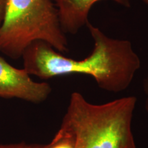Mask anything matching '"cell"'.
I'll return each instance as SVG.
<instances>
[{
	"label": "cell",
	"mask_w": 148,
	"mask_h": 148,
	"mask_svg": "<svg viewBox=\"0 0 148 148\" xmlns=\"http://www.w3.org/2000/svg\"><path fill=\"white\" fill-rule=\"evenodd\" d=\"M93 41L91 53L77 60L66 57L47 42H32L22 54L23 69L42 79L71 74L92 77L98 87L118 93L132 84L140 68V59L130 40L108 36L90 22L87 24Z\"/></svg>",
	"instance_id": "cell-1"
},
{
	"label": "cell",
	"mask_w": 148,
	"mask_h": 148,
	"mask_svg": "<svg viewBox=\"0 0 148 148\" xmlns=\"http://www.w3.org/2000/svg\"><path fill=\"white\" fill-rule=\"evenodd\" d=\"M136 101L126 96L95 104L73 92L58 131L74 148H136L132 129Z\"/></svg>",
	"instance_id": "cell-2"
},
{
	"label": "cell",
	"mask_w": 148,
	"mask_h": 148,
	"mask_svg": "<svg viewBox=\"0 0 148 148\" xmlns=\"http://www.w3.org/2000/svg\"><path fill=\"white\" fill-rule=\"evenodd\" d=\"M36 40L47 42L60 53L69 51V41L53 1L8 0L0 29V51L18 59Z\"/></svg>",
	"instance_id": "cell-3"
},
{
	"label": "cell",
	"mask_w": 148,
	"mask_h": 148,
	"mask_svg": "<svg viewBox=\"0 0 148 148\" xmlns=\"http://www.w3.org/2000/svg\"><path fill=\"white\" fill-rule=\"evenodd\" d=\"M47 82H37L24 69H17L0 56V97L16 98L38 103L51 92Z\"/></svg>",
	"instance_id": "cell-4"
},
{
	"label": "cell",
	"mask_w": 148,
	"mask_h": 148,
	"mask_svg": "<svg viewBox=\"0 0 148 148\" xmlns=\"http://www.w3.org/2000/svg\"><path fill=\"white\" fill-rule=\"evenodd\" d=\"M58 9L60 22L65 34H76L89 23L88 16L92 7L105 0H52ZM121 6L130 8V0H110Z\"/></svg>",
	"instance_id": "cell-5"
},
{
	"label": "cell",
	"mask_w": 148,
	"mask_h": 148,
	"mask_svg": "<svg viewBox=\"0 0 148 148\" xmlns=\"http://www.w3.org/2000/svg\"><path fill=\"white\" fill-rule=\"evenodd\" d=\"M47 148H74L71 138L67 135L56 132L53 139L47 143Z\"/></svg>",
	"instance_id": "cell-6"
},
{
	"label": "cell",
	"mask_w": 148,
	"mask_h": 148,
	"mask_svg": "<svg viewBox=\"0 0 148 148\" xmlns=\"http://www.w3.org/2000/svg\"><path fill=\"white\" fill-rule=\"evenodd\" d=\"M47 144L27 143L25 142H20L16 143L0 144V148H47Z\"/></svg>",
	"instance_id": "cell-7"
},
{
	"label": "cell",
	"mask_w": 148,
	"mask_h": 148,
	"mask_svg": "<svg viewBox=\"0 0 148 148\" xmlns=\"http://www.w3.org/2000/svg\"><path fill=\"white\" fill-rule=\"evenodd\" d=\"M142 88H143V91L145 95V108L148 114V71L143 80Z\"/></svg>",
	"instance_id": "cell-8"
},
{
	"label": "cell",
	"mask_w": 148,
	"mask_h": 148,
	"mask_svg": "<svg viewBox=\"0 0 148 148\" xmlns=\"http://www.w3.org/2000/svg\"><path fill=\"white\" fill-rule=\"evenodd\" d=\"M7 1L8 0H0V29L2 27L3 21H4Z\"/></svg>",
	"instance_id": "cell-9"
},
{
	"label": "cell",
	"mask_w": 148,
	"mask_h": 148,
	"mask_svg": "<svg viewBox=\"0 0 148 148\" xmlns=\"http://www.w3.org/2000/svg\"><path fill=\"white\" fill-rule=\"evenodd\" d=\"M142 1L148 7V0H142Z\"/></svg>",
	"instance_id": "cell-10"
}]
</instances>
